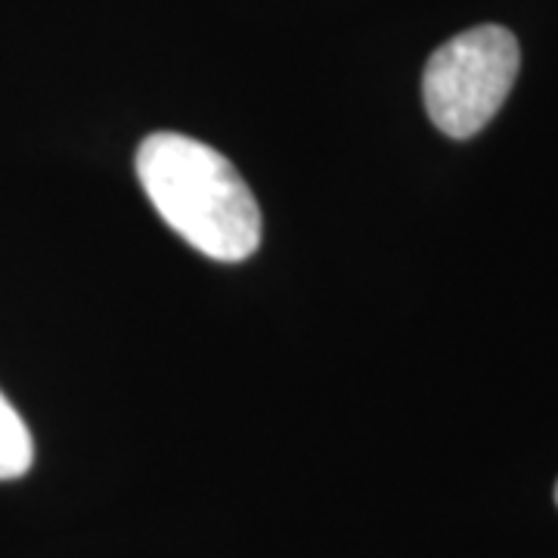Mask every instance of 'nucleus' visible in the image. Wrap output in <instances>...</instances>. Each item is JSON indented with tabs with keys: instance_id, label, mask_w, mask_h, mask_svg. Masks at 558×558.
<instances>
[{
	"instance_id": "1",
	"label": "nucleus",
	"mask_w": 558,
	"mask_h": 558,
	"mask_svg": "<svg viewBox=\"0 0 558 558\" xmlns=\"http://www.w3.org/2000/svg\"><path fill=\"white\" fill-rule=\"evenodd\" d=\"M137 178L161 220L205 258L245 260L260 245V208L248 183L215 146L186 134H149Z\"/></svg>"
},
{
	"instance_id": "4",
	"label": "nucleus",
	"mask_w": 558,
	"mask_h": 558,
	"mask_svg": "<svg viewBox=\"0 0 558 558\" xmlns=\"http://www.w3.org/2000/svg\"><path fill=\"white\" fill-rule=\"evenodd\" d=\"M556 502H558V484H556Z\"/></svg>"
},
{
	"instance_id": "2",
	"label": "nucleus",
	"mask_w": 558,
	"mask_h": 558,
	"mask_svg": "<svg viewBox=\"0 0 558 558\" xmlns=\"http://www.w3.org/2000/svg\"><path fill=\"white\" fill-rule=\"evenodd\" d=\"M519 65V40L502 25H478L440 44L422 75L428 119L447 137H475L506 102Z\"/></svg>"
},
{
	"instance_id": "3",
	"label": "nucleus",
	"mask_w": 558,
	"mask_h": 558,
	"mask_svg": "<svg viewBox=\"0 0 558 558\" xmlns=\"http://www.w3.org/2000/svg\"><path fill=\"white\" fill-rule=\"evenodd\" d=\"M35 444L28 435V425L13 410V403L0 395V481L22 478L32 469Z\"/></svg>"
}]
</instances>
